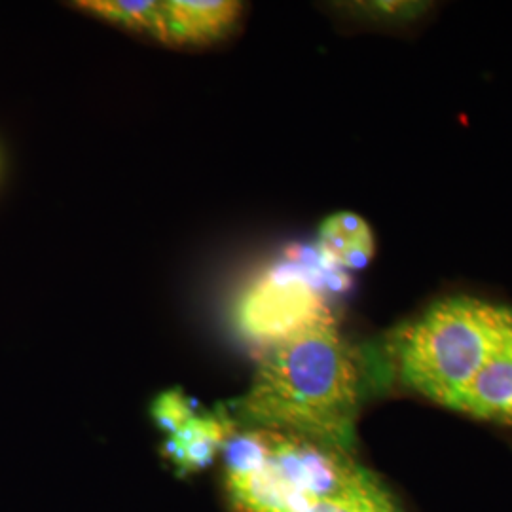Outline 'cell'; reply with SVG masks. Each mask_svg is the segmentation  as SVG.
I'll list each match as a JSON object with an SVG mask.
<instances>
[{
	"label": "cell",
	"instance_id": "obj_1",
	"mask_svg": "<svg viewBox=\"0 0 512 512\" xmlns=\"http://www.w3.org/2000/svg\"><path fill=\"white\" fill-rule=\"evenodd\" d=\"M363 382L359 351L330 319L264 351L249 389L226 410L239 427L353 452Z\"/></svg>",
	"mask_w": 512,
	"mask_h": 512
},
{
	"label": "cell",
	"instance_id": "obj_2",
	"mask_svg": "<svg viewBox=\"0 0 512 512\" xmlns=\"http://www.w3.org/2000/svg\"><path fill=\"white\" fill-rule=\"evenodd\" d=\"M512 325V308L448 296L395 330L391 353L408 389L452 408Z\"/></svg>",
	"mask_w": 512,
	"mask_h": 512
},
{
	"label": "cell",
	"instance_id": "obj_3",
	"mask_svg": "<svg viewBox=\"0 0 512 512\" xmlns=\"http://www.w3.org/2000/svg\"><path fill=\"white\" fill-rule=\"evenodd\" d=\"M306 264L285 262L258 275L236 304L234 321L239 336L268 351L296 334L334 319L323 281Z\"/></svg>",
	"mask_w": 512,
	"mask_h": 512
},
{
	"label": "cell",
	"instance_id": "obj_4",
	"mask_svg": "<svg viewBox=\"0 0 512 512\" xmlns=\"http://www.w3.org/2000/svg\"><path fill=\"white\" fill-rule=\"evenodd\" d=\"M272 461L281 478L310 503L359 492L380 482L351 452L274 431Z\"/></svg>",
	"mask_w": 512,
	"mask_h": 512
},
{
	"label": "cell",
	"instance_id": "obj_5",
	"mask_svg": "<svg viewBox=\"0 0 512 512\" xmlns=\"http://www.w3.org/2000/svg\"><path fill=\"white\" fill-rule=\"evenodd\" d=\"M164 37L171 46H207L228 37L243 14L234 0H167L162 2Z\"/></svg>",
	"mask_w": 512,
	"mask_h": 512
},
{
	"label": "cell",
	"instance_id": "obj_6",
	"mask_svg": "<svg viewBox=\"0 0 512 512\" xmlns=\"http://www.w3.org/2000/svg\"><path fill=\"white\" fill-rule=\"evenodd\" d=\"M454 410L476 420L512 425V325Z\"/></svg>",
	"mask_w": 512,
	"mask_h": 512
},
{
	"label": "cell",
	"instance_id": "obj_7",
	"mask_svg": "<svg viewBox=\"0 0 512 512\" xmlns=\"http://www.w3.org/2000/svg\"><path fill=\"white\" fill-rule=\"evenodd\" d=\"M238 427L226 406L215 412H198L175 435L165 440V458L179 475H192L207 469L219 458L228 435Z\"/></svg>",
	"mask_w": 512,
	"mask_h": 512
},
{
	"label": "cell",
	"instance_id": "obj_8",
	"mask_svg": "<svg viewBox=\"0 0 512 512\" xmlns=\"http://www.w3.org/2000/svg\"><path fill=\"white\" fill-rule=\"evenodd\" d=\"M317 255L336 270H363L374 256V236L365 219L340 211L321 224Z\"/></svg>",
	"mask_w": 512,
	"mask_h": 512
},
{
	"label": "cell",
	"instance_id": "obj_9",
	"mask_svg": "<svg viewBox=\"0 0 512 512\" xmlns=\"http://www.w3.org/2000/svg\"><path fill=\"white\" fill-rule=\"evenodd\" d=\"M226 490L238 512H304L311 505L281 478L272 458L255 473L226 478Z\"/></svg>",
	"mask_w": 512,
	"mask_h": 512
},
{
	"label": "cell",
	"instance_id": "obj_10",
	"mask_svg": "<svg viewBox=\"0 0 512 512\" xmlns=\"http://www.w3.org/2000/svg\"><path fill=\"white\" fill-rule=\"evenodd\" d=\"M74 6L133 33L150 35L160 42L164 37V14L158 0H82Z\"/></svg>",
	"mask_w": 512,
	"mask_h": 512
},
{
	"label": "cell",
	"instance_id": "obj_11",
	"mask_svg": "<svg viewBox=\"0 0 512 512\" xmlns=\"http://www.w3.org/2000/svg\"><path fill=\"white\" fill-rule=\"evenodd\" d=\"M304 512H401L382 482L351 494L313 501Z\"/></svg>",
	"mask_w": 512,
	"mask_h": 512
},
{
	"label": "cell",
	"instance_id": "obj_12",
	"mask_svg": "<svg viewBox=\"0 0 512 512\" xmlns=\"http://www.w3.org/2000/svg\"><path fill=\"white\" fill-rule=\"evenodd\" d=\"M150 414L160 431L171 437L198 414V408L181 389H169L152 403Z\"/></svg>",
	"mask_w": 512,
	"mask_h": 512
},
{
	"label": "cell",
	"instance_id": "obj_13",
	"mask_svg": "<svg viewBox=\"0 0 512 512\" xmlns=\"http://www.w3.org/2000/svg\"><path fill=\"white\" fill-rule=\"evenodd\" d=\"M431 8V2H410V0H376V2H355L348 4V10L368 19L384 23H408L421 18Z\"/></svg>",
	"mask_w": 512,
	"mask_h": 512
}]
</instances>
